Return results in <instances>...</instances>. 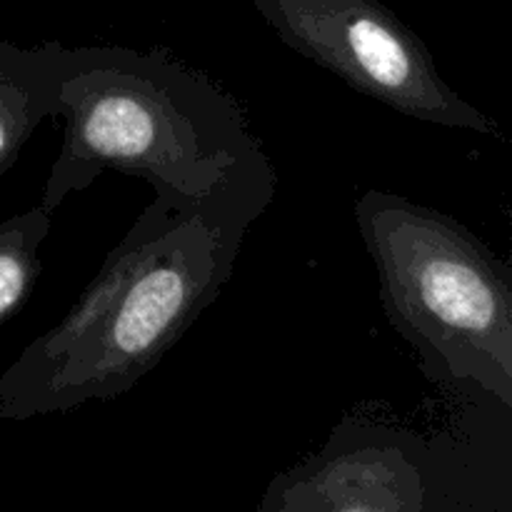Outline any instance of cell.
Returning <instances> with one entry per match:
<instances>
[{
	"label": "cell",
	"mask_w": 512,
	"mask_h": 512,
	"mask_svg": "<svg viewBox=\"0 0 512 512\" xmlns=\"http://www.w3.org/2000/svg\"><path fill=\"white\" fill-rule=\"evenodd\" d=\"M63 143L43 185L50 215L105 170L238 235L270 208L278 173L238 100L168 50H63Z\"/></svg>",
	"instance_id": "6da1fadb"
},
{
	"label": "cell",
	"mask_w": 512,
	"mask_h": 512,
	"mask_svg": "<svg viewBox=\"0 0 512 512\" xmlns=\"http://www.w3.org/2000/svg\"><path fill=\"white\" fill-rule=\"evenodd\" d=\"M243 235L155 195L65 318L0 378V418L115 400L138 385L233 278Z\"/></svg>",
	"instance_id": "7a4b0ae2"
},
{
	"label": "cell",
	"mask_w": 512,
	"mask_h": 512,
	"mask_svg": "<svg viewBox=\"0 0 512 512\" xmlns=\"http://www.w3.org/2000/svg\"><path fill=\"white\" fill-rule=\"evenodd\" d=\"M355 223L390 325L433 375L468 380L512 408V280L478 235L440 210L365 190Z\"/></svg>",
	"instance_id": "3957f363"
},
{
	"label": "cell",
	"mask_w": 512,
	"mask_h": 512,
	"mask_svg": "<svg viewBox=\"0 0 512 512\" xmlns=\"http://www.w3.org/2000/svg\"><path fill=\"white\" fill-rule=\"evenodd\" d=\"M288 48L360 95L443 128L500 135L498 123L455 93L433 53L380 0H250Z\"/></svg>",
	"instance_id": "277c9868"
},
{
	"label": "cell",
	"mask_w": 512,
	"mask_h": 512,
	"mask_svg": "<svg viewBox=\"0 0 512 512\" xmlns=\"http://www.w3.org/2000/svg\"><path fill=\"white\" fill-rule=\"evenodd\" d=\"M258 512H440V470L420 435L348 418L270 480Z\"/></svg>",
	"instance_id": "5b68a950"
},
{
	"label": "cell",
	"mask_w": 512,
	"mask_h": 512,
	"mask_svg": "<svg viewBox=\"0 0 512 512\" xmlns=\"http://www.w3.org/2000/svg\"><path fill=\"white\" fill-rule=\"evenodd\" d=\"M63 50L58 40L35 48L0 40V175L13 168L43 120L58 118Z\"/></svg>",
	"instance_id": "8992f818"
},
{
	"label": "cell",
	"mask_w": 512,
	"mask_h": 512,
	"mask_svg": "<svg viewBox=\"0 0 512 512\" xmlns=\"http://www.w3.org/2000/svg\"><path fill=\"white\" fill-rule=\"evenodd\" d=\"M53 215L38 208L0 223V328L25 305L40 275V248Z\"/></svg>",
	"instance_id": "52a82bcc"
}]
</instances>
